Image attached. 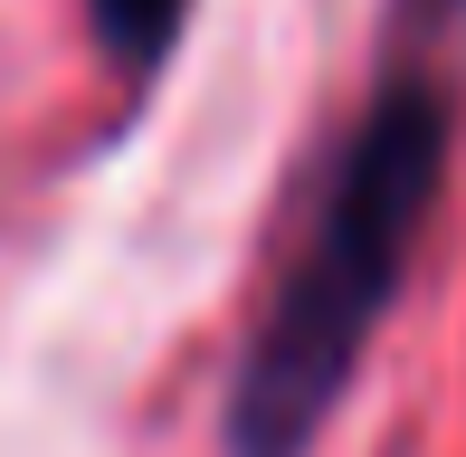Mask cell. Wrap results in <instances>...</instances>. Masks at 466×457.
<instances>
[{
  "mask_svg": "<svg viewBox=\"0 0 466 457\" xmlns=\"http://www.w3.org/2000/svg\"><path fill=\"white\" fill-rule=\"evenodd\" d=\"M457 153V76L429 67V48H400L380 67L371 106L333 143V172L314 191V219L295 239L277 296L219 401V457H305L324 439L333 401L352 391L380 315L400 305L429 210L448 191Z\"/></svg>",
  "mask_w": 466,
  "mask_h": 457,
  "instance_id": "cell-1",
  "label": "cell"
},
{
  "mask_svg": "<svg viewBox=\"0 0 466 457\" xmlns=\"http://www.w3.org/2000/svg\"><path fill=\"white\" fill-rule=\"evenodd\" d=\"M181 19H190V0H86V29H96V57L124 76V86H153L162 76V57L181 48Z\"/></svg>",
  "mask_w": 466,
  "mask_h": 457,
  "instance_id": "cell-2",
  "label": "cell"
},
{
  "mask_svg": "<svg viewBox=\"0 0 466 457\" xmlns=\"http://www.w3.org/2000/svg\"><path fill=\"white\" fill-rule=\"evenodd\" d=\"M466 19V0H400V29L410 38H429V29H457Z\"/></svg>",
  "mask_w": 466,
  "mask_h": 457,
  "instance_id": "cell-3",
  "label": "cell"
}]
</instances>
